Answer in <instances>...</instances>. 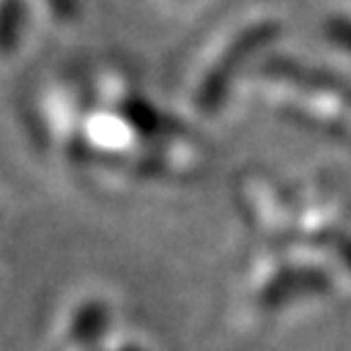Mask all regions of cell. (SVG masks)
<instances>
[{"instance_id": "obj_4", "label": "cell", "mask_w": 351, "mask_h": 351, "mask_svg": "<svg viewBox=\"0 0 351 351\" xmlns=\"http://www.w3.org/2000/svg\"><path fill=\"white\" fill-rule=\"evenodd\" d=\"M49 3L59 15H71L73 12V0H49Z\"/></svg>"}, {"instance_id": "obj_1", "label": "cell", "mask_w": 351, "mask_h": 351, "mask_svg": "<svg viewBox=\"0 0 351 351\" xmlns=\"http://www.w3.org/2000/svg\"><path fill=\"white\" fill-rule=\"evenodd\" d=\"M274 32H276V27L263 25V27L249 29L244 37L237 39V44L227 51L225 56H222V61L215 66L213 73L208 76V81H205L203 88H200V93H197V100H200V105H203L205 110L215 108V105L219 103V98H222V93H225V86H227V81H230L232 71H237V69L244 64V56H249L254 49H258V47H261V44L266 42Z\"/></svg>"}, {"instance_id": "obj_2", "label": "cell", "mask_w": 351, "mask_h": 351, "mask_svg": "<svg viewBox=\"0 0 351 351\" xmlns=\"http://www.w3.org/2000/svg\"><path fill=\"white\" fill-rule=\"evenodd\" d=\"M22 15H25V8L20 0H8L0 8V47L3 49L17 42V34L22 29Z\"/></svg>"}, {"instance_id": "obj_3", "label": "cell", "mask_w": 351, "mask_h": 351, "mask_svg": "<svg viewBox=\"0 0 351 351\" xmlns=\"http://www.w3.org/2000/svg\"><path fill=\"white\" fill-rule=\"evenodd\" d=\"M327 34L337 47H341V49L351 54V20L349 17H332V20L327 22Z\"/></svg>"}]
</instances>
